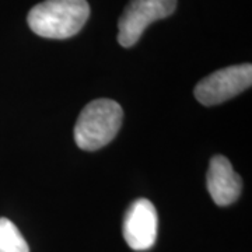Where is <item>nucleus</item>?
<instances>
[{"label": "nucleus", "instance_id": "obj_3", "mask_svg": "<svg viewBox=\"0 0 252 252\" xmlns=\"http://www.w3.org/2000/svg\"><path fill=\"white\" fill-rule=\"evenodd\" d=\"M252 84L251 63L234 64L216 70L202 79L195 87V97L200 104L212 107L238 95Z\"/></svg>", "mask_w": 252, "mask_h": 252}, {"label": "nucleus", "instance_id": "obj_1", "mask_svg": "<svg viewBox=\"0 0 252 252\" xmlns=\"http://www.w3.org/2000/svg\"><path fill=\"white\" fill-rule=\"evenodd\" d=\"M89 17L87 0H45L30 10L27 21L36 35L66 39L76 35Z\"/></svg>", "mask_w": 252, "mask_h": 252}, {"label": "nucleus", "instance_id": "obj_7", "mask_svg": "<svg viewBox=\"0 0 252 252\" xmlns=\"http://www.w3.org/2000/svg\"><path fill=\"white\" fill-rule=\"evenodd\" d=\"M0 252H30L24 237L6 217H0Z\"/></svg>", "mask_w": 252, "mask_h": 252}, {"label": "nucleus", "instance_id": "obj_2", "mask_svg": "<svg viewBox=\"0 0 252 252\" xmlns=\"http://www.w3.org/2000/svg\"><path fill=\"white\" fill-rule=\"evenodd\" d=\"M124 119L122 107L108 98L89 102L74 126V140L81 150L94 152L107 146L121 129Z\"/></svg>", "mask_w": 252, "mask_h": 252}, {"label": "nucleus", "instance_id": "obj_4", "mask_svg": "<svg viewBox=\"0 0 252 252\" xmlns=\"http://www.w3.org/2000/svg\"><path fill=\"white\" fill-rule=\"evenodd\" d=\"M175 9L177 0H130L118 21V42L133 46L152 23L171 16Z\"/></svg>", "mask_w": 252, "mask_h": 252}, {"label": "nucleus", "instance_id": "obj_5", "mask_svg": "<svg viewBox=\"0 0 252 252\" xmlns=\"http://www.w3.org/2000/svg\"><path fill=\"white\" fill-rule=\"evenodd\" d=\"M158 216L149 199H137L126 210L122 233L126 244L135 251L150 250L157 240Z\"/></svg>", "mask_w": 252, "mask_h": 252}, {"label": "nucleus", "instance_id": "obj_6", "mask_svg": "<svg viewBox=\"0 0 252 252\" xmlns=\"http://www.w3.org/2000/svg\"><path fill=\"white\" fill-rule=\"evenodd\" d=\"M207 190L219 206H228L238 199L243 180L224 156L212 157L206 175Z\"/></svg>", "mask_w": 252, "mask_h": 252}]
</instances>
